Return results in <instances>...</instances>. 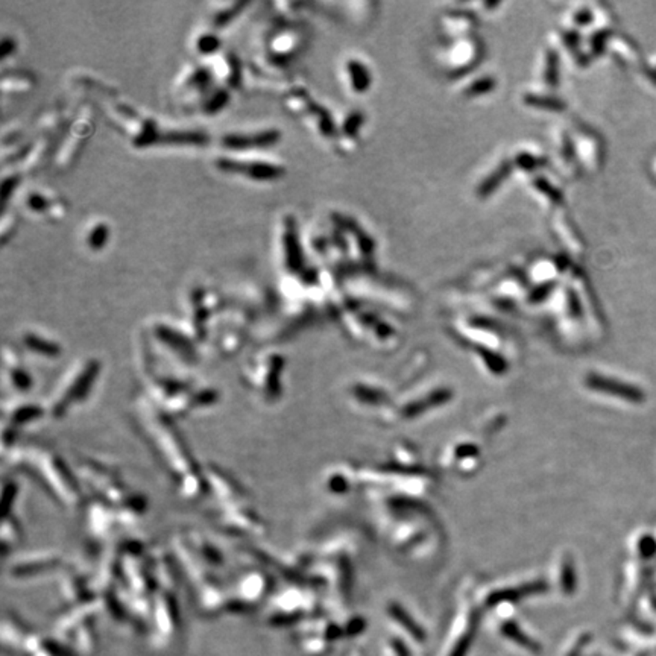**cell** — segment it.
<instances>
[{
	"instance_id": "1",
	"label": "cell",
	"mask_w": 656,
	"mask_h": 656,
	"mask_svg": "<svg viewBox=\"0 0 656 656\" xmlns=\"http://www.w3.org/2000/svg\"><path fill=\"white\" fill-rule=\"evenodd\" d=\"M134 419L158 462L173 480L180 496L191 501L209 497L204 468L196 463L172 419L158 412L146 395L137 398Z\"/></svg>"
},
{
	"instance_id": "2",
	"label": "cell",
	"mask_w": 656,
	"mask_h": 656,
	"mask_svg": "<svg viewBox=\"0 0 656 656\" xmlns=\"http://www.w3.org/2000/svg\"><path fill=\"white\" fill-rule=\"evenodd\" d=\"M11 465L34 476L52 500L65 509H75L85 503L79 477L52 449L25 448L17 452L14 448Z\"/></svg>"
},
{
	"instance_id": "3",
	"label": "cell",
	"mask_w": 656,
	"mask_h": 656,
	"mask_svg": "<svg viewBox=\"0 0 656 656\" xmlns=\"http://www.w3.org/2000/svg\"><path fill=\"white\" fill-rule=\"evenodd\" d=\"M76 476L93 494V500L122 514L129 522L146 512L147 500L140 492L131 489L119 471L112 465L83 459L76 465Z\"/></svg>"
},
{
	"instance_id": "4",
	"label": "cell",
	"mask_w": 656,
	"mask_h": 656,
	"mask_svg": "<svg viewBox=\"0 0 656 656\" xmlns=\"http://www.w3.org/2000/svg\"><path fill=\"white\" fill-rule=\"evenodd\" d=\"M102 363L99 359L87 357L73 365L60 380L44 403L47 415L54 419H61L69 412L84 403L90 395L93 386L99 379Z\"/></svg>"
},
{
	"instance_id": "5",
	"label": "cell",
	"mask_w": 656,
	"mask_h": 656,
	"mask_svg": "<svg viewBox=\"0 0 656 656\" xmlns=\"http://www.w3.org/2000/svg\"><path fill=\"white\" fill-rule=\"evenodd\" d=\"M284 365V357L278 352L253 359L243 368L242 381L266 404L277 403L283 394Z\"/></svg>"
},
{
	"instance_id": "6",
	"label": "cell",
	"mask_w": 656,
	"mask_h": 656,
	"mask_svg": "<svg viewBox=\"0 0 656 656\" xmlns=\"http://www.w3.org/2000/svg\"><path fill=\"white\" fill-rule=\"evenodd\" d=\"M209 517L211 525L226 536L255 540L268 533L266 521L248 501L215 506Z\"/></svg>"
},
{
	"instance_id": "7",
	"label": "cell",
	"mask_w": 656,
	"mask_h": 656,
	"mask_svg": "<svg viewBox=\"0 0 656 656\" xmlns=\"http://www.w3.org/2000/svg\"><path fill=\"white\" fill-rule=\"evenodd\" d=\"M85 511L87 533L98 542L109 541L120 527L131 525L122 514L96 500L87 505Z\"/></svg>"
},
{
	"instance_id": "8",
	"label": "cell",
	"mask_w": 656,
	"mask_h": 656,
	"mask_svg": "<svg viewBox=\"0 0 656 656\" xmlns=\"http://www.w3.org/2000/svg\"><path fill=\"white\" fill-rule=\"evenodd\" d=\"M204 476L205 482H207L209 497L216 500V506L248 501V492L243 488V485L230 473H226L224 468L215 465V463H209L204 468Z\"/></svg>"
},
{
	"instance_id": "9",
	"label": "cell",
	"mask_w": 656,
	"mask_h": 656,
	"mask_svg": "<svg viewBox=\"0 0 656 656\" xmlns=\"http://www.w3.org/2000/svg\"><path fill=\"white\" fill-rule=\"evenodd\" d=\"M63 565V556L56 550H32L12 558L10 574L14 578H32L54 571Z\"/></svg>"
},
{
	"instance_id": "10",
	"label": "cell",
	"mask_w": 656,
	"mask_h": 656,
	"mask_svg": "<svg viewBox=\"0 0 656 656\" xmlns=\"http://www.w3.org/2000/svg\"><path fill=\"white\" fill-rule=\"evenodd\" d=\"M154 337L173 355L175 359L189 366H193L198 362V346L196 342L189 335L176 330L167 324H156L152 328Z\"/></svg>"
},
{
	"instance_id": "11",
	"label": "cell",
	"mask_w": 656,
	"mask_h": 656,
	"mask_svg": "<svg viewBox=\"0 0 656 656\" xmlns=\"http://www.w3.org/2000/svg\"><path fill=\"white\" fill-rule=\"evenodd\" d=\"M216 166L224 172L240 173L255 181H274L284 175V167L272 163H263V161H249V163L243 161L242 163V161L220 158L216 161Z\"/></svg>"
},
{
	"instance_id": "12",
	"label": "cell",
	"mask_w": 656,
	"mask_h": 656,
	"mask_svg": "<svg viewBox=\"0 0 656 656\" xmlns=\"http://www.w3.org/2000/svg\"><path fill=\"white\" fill-rule=\"evenodd\" d=\"M3 423L20 430V427H26L47 415L44 404L19 401V403H3Z\"/></svg>"
},
{
	"instance_id": "13",
	"label": "cell",
	"mask_w": 656,
	"mask_h": 656,
	"mask_svg": "<svg viewBox=\"0 0 656 656\" xmlns=\"http://www.w3.org/2000/svg\"><path fill=\"white\" fill-rule=\"evenodd\" d=\"M182 540L186 541L191 553L199 559V562L211 569H220L224 565V555L219 549H216L215 544H211L207 538H204L202 533L196 532V530H187L182 533Z\"/></svg>"
},
{
	"instance_id": "14",
	"label": "cell",
	"mask_w": 656,
	"mask_h": 656,
	"mask_svg": "<svg viewBox=\"0 0 656 656\" xmlns=\"http://www.w3.org/2000/svg\"><path fill=\"white\" fill-rule=\"evenodd\" d=\"M282 138V132L278 129H266L257 132L254 136H240V134H228L222 138V145L226 149L242 151L253 149V147H269L275 145Z\"/></svg>"
},
{
	"instance_id": "15",
	"label": "cell",
	"mask_w": 656,
	"mask_h": 656,
	"mask_svg": "<svg viewBox=\"0 0 656 656\" xmlns=\"http://www.w3.org/2000/svg\"><path fill=\"white\" fill-rule=\"evenodd\" d=\"M3 368H5V374L10 380V385L19 390V392H28L32 388V377L31 374L28 372L26 368L21 365L20 359L14 351L5 350L3 355Z\"/></svg>"
},
{
	"instance_id": "16",
	"label": "cell",
	"mask_w": 656,
	"mask_h": 656,
	"mask_svg": "<svg viewBox=\"0 0 656 656\" xmlns=\"http://www.w3.org/2000/svg\"><path fill=\"white\" fill-rule=\"evenodd\" d=\"M283 246H284V259L286 266L292 274H297L302 269V249L299 245L297 226L292 219H287L286 230L283 234Z\"/></svg>"
},
{
	"instance_id": "17",
	"label": "cell",
	"mask_w": 656,
	"mask_h": 656,
	"mask_svg": "<svg viewBox=\"0 0 656 656\" xmlns=\"http://www.w3.org/2000/svg\"><path fill=\"white\" fill-rule=\"evenodd\" d=\"M23 345L34 355L46 359H58L63 355V346L60 343L39 333H34V331H26L23 335Z\"/></svg>"
},
{
	"instance_id": "18",
	"label": "cell",
	"mask_w": 656,
	"mask_h": 656,
	"mask_svg": "<svg viewBox=\"0 0 656 656\" xmlns=\"http://www.w3.org/2000/svg\"><path fill=\"white\" fill-rule=\"evenodd\" d=\"M346 72H348L351 88L356 93H363L370 88L371 75L365 64H362L359 60H350L348 64H346Z\"/></svg>"
},
{
	"instance_id": "19",
	"label": "cell",
	"mask_w": 656,
	"mask_h": 656,
	"mask_svg": "<svg viewBox=\"0 0 656 656\" xmlns=\"http://www.w3.org/2000/svg\"><path fill=\"white\" fill-rule=\"evenodd\" d=\"M23 540V532H21L20 522L14 514L3 517L2 525V549L3 553L12 550L16 545H19Z\"/></svg>"
},
{
	"instance_id": "20",
	"label": "cell",
	"mask_w": 656,
	"mask_h": 656,
	"mask_svg": "<svg viewBox=\"0 0 656 656\" xmlns=\"http://www.w3.org/2000/svg\"><path fill=\"white\" fill-rule=\"evenodd\" d=\"M209 142V136L202 132L195 131H171L160 132L158 143H173V145H204Z\"/></svg>"
},
{
	"instance_id": "21",
	"label": "cell",
	"mask_w": 656,
	"mask_h": 656,
	"mask_svg": "<svg viewBox=\"0 0 656 656\" xmlns=\"http://www.w3.org/2000/svg\"><path fill=\"white\" fill-rule=\"evenodd\" d=\"M158 137H160V131L157 129L156 123L152 120H145L143 122V128L136 136V138L132 140L137 147H147L158 143Z\"/></svg>"
},
{
	"instance_id": "22",
	"label": "cell",
	"mask_w": 656,
	"mask_h": 656,
	"mask_svg": "<svg viewBox=\"0 0 656 656\" xmlns=\"http://www.w3.org/2000/svg\"><path fill=\"white\" fill-rule=\"evenodd\" d=\"M2 507L5 511L3 517H8V515L14 514V505H16L17 497H19V483L14 480V478H10V480H5L3 483V492H2Z\"/></svg>"
},
{
	"instance_id": "23",
	"label": "cell",
	"mask_w": 656,
	"mask_h": 656,
	"mask_svg": "<svg viewBox=\"0 0 656 656\" xmlns=\"http://www.w3.org/2000/svg\"><path fill=\"white\" fill-rule=\"evenodd\" d=\"M228 102H230V93H228L226 90H218L207 102H205L204 113L209 116L218 114L228 105Z\"/></svg>"
},
{
	"instance_id": "24",
	"label": "cell",
	"mask_w": 656,
	"mask_h": 656,
	"mask_svg": "<svg viewBox=\"0 0 656 656\" xmlns=\"http://www.w3.org/2000/svg\"><path fill=\"white\" fill-rule=\"evenodd\" d=\"M589 385H591L593 388H597L599 390H604V392H609V394H614V395H622V396H628V398H633V392L629 389V388H624L622 385H618V383H614V381H609V380H600V379H595L593 377L591 380H589Z\"/></svg>"
},
{
	"instance_id": "25",
	"label": "cell",
	"mask_w": 656,
	"mask_h": 656,
	"mask_svg": "<svg viewBox=\"0 0 656 656\" xmlns=\"http://www.w3.org/2000/svg\"><path fill=\"white\" fill-rule=\"evenodd\" d=\"M249 3L246 2H237V3H234L233 6H230V8H226L224 11H220L219 14H216V17H215V26L216 28H225L228 23H230V21H233L235 17L239 16V14L246 8Z\"/></svg>"
},
{
	"instance_id": "26",
	"label": "cell",
	"mask_w": 656,
	"mask_h": 656,
	"mask_svg": "<svg viewBox=\"0 0 656 656\" xmlns=\"http://www.w3.org/2000/svg\"><path fill=\"white\" fill-rule=\"evenodd\" d=\"M108 240V226L105 224H98L96 225L90 235H88V246H90L93 251H100L107 245Z\"/></svg>"
},
{
	"instance_id": "27",
	"label": "cell",
	"mask_w": 656,
	"mask_h": 656,
	"mask_svg": "<svg viewBox=\"0 0 656 656\" xmlns=\"http://www.w3.org/2000/svg\"><path fill=\"white\" fill-rule=\"evenodd\" d=\"M196 46H198V50L201 54L210 55V54H215L216 50L220 47V40H219V36H216L215 34H204V35L199 36Z\"/></svg>"
},
{
	"instance_id": "28",
	"label": "cell",
	"mask_w": 656,
	"mask_h": 656,
	"mask_svg": "<svg viewBox=\"0 0 656 656\" xmlns=\"http://www.w3.org/2000/svg\"><path fill=\"white\" fill-rule=\"evenodd\" d=\"M19 182H20V176H17V175H11V176H8V178H5V180L2 181V186H0V196H2V207H6V204H8L10 198H11L12 193H14V190L17 189Z\"/></svg>"
},
{
	"instance_id": "29",
	"label": "cell",
	"mask_w": 656,
	"mask_h": 656,
	"mask_svg": "<svg viewBox=\"0 0 656 656\" xmlns=\"http://www.w3.org/2000/svg\"><path fill=\"white\" fill-rule=\"evenodd\" d=\"M228 64H230V84L231 87H239L240 84V61L234 55L228 56Z\"/></svg>"
},
{
	"instance_id": "30",
	"label": "cell",
	"mask_w": 656,
	"mask_h": 656,
	"mask_svg": "<svg viewBox=\"0 0 656 656\" xmlns=\"http://www.w3.org/2000/svg\"><path fill=\"white\" fill-rule=\"evenodd\" d=\"M28 207L31 209L32 211L41 213L49 207V202H47V199L41 196L40 193H32L31 196L28 198Z\"/></svg>"
},
{
	"instance_id": "31",
	"label": "cell",
	"mask_w": 656,
	"mask_h": 656,
	"mask_svg": "<svg viewBox=\"0 0 656 656\" xmlns=\"http://www.w3.org/2000/svg\"><path fill=\"white\" fill-rule=\"evenodd\" d=\"M360 122H362V117H360L357 113L350 114L348 119H346L345 123H343V131H345L348 136H355V134H356V129H357V127L360 125Z\"/></svg>"
},
{
	"instance_id": "32",
	"label": "cell",
	"mask_w": 656,
	"mask_h": 656,
	"mask_svg": "<svg viewBox=\"0 0 656 656\" xmlns=\"http://www.w3.org/2000/svg\"><path fill=\"white\" fill-rule=\"evenodd\" d=\"M14 52H16V41L6 36V39L2 40V44H0V58L6 60V58Z\"/></svg>"
},
{
	"instance_id": "33",
	"label": "cell",
	"mask_w": 656,
	"mask_h": 656,
	"mask_svg": "<svg viewBox=\"0 0 656 656\" xmlns=\"http://www.w3.org/2000/svg\"><path fill=\"white\" fill-rule=\"evenodd\" d=\"M210 81V72L209 70H205V69H199L195 72V75L191 76V83H193L195 85H199V87H202L205 85Z\"/></svg>"
},
{
	"instance_id": "34",
	"label": "cell",
	"mask_w": 656,
	"mask_h": 656,
	"mask_svg": "<svg viewBox=\"0 0 656 656\" xmlns=\"http://www.w3.org/2000/svg\"><path fill=\"white\" fill-rule=\"evenodd\" d=\"M533 157L536 158V157H540V156H538V154H535V156H533V154H529V152H526V151H525V158H533ZM517 163H518V165H521V166H522V165H525V166H529V165H530V167H533V166L536 167V166H538V160H529V161H522V154H520V156L517 157Z\"/></svg>"
}]
</instances>
